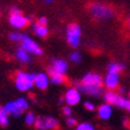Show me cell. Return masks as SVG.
I'll use <instances>...</instances> for the list:
<instances>
[{
    "label": "cell",
    "instance_id": "cell-31",
    "mask_svg": "<svg viewBox=\"0 0 130 130\" xmlns=\"http://www.w3.org/2000/svg\"><path fill=\"white\" fill-rule=\"evenodd\" d=\"M128 22H129V24H130V16H129V19H128Z\"/></svg>",
    "mask_w": 130,
    "mask_h": 130
},
{
    "label": "cell",
    "instance_id": "cell-14",
    "mask_svg": "<svg viewBox=\"0 0 130 130\" xmlns=\"http://www.w3.org/2000/svg\"><path fill=\"white\" fill-rule=\"evenodd\" d=\"M49 72V77H50V81L52 84H56V85H60V84H64L66 81V78L63 73H59V72H56L54 71L51 68L48 70Z\"/></svg>",
    "mask_w": 130,
    "mask_h": 130
},
{
    "label": "cell",
    "instance_id": "cell-28",
    "mask_svg": "<svg viewBox=\"0 0 130 130\" xmlns=\"http://www.w3.org/2000/svg\"><path fill=\"white\" fill-rule=\"evenodd\" d=\"M37 23L41 24V26H46V23H48V19L44 18V16H42V18H40V19L37 20Z\"/></svg>",
    "mask_w": 130,
    "mask_h": 130
},
{
    "label": "cell",
    "instance_id": "cell-20",
    "mask_svg": "<svg viewBox=\"0 0 130 130\" xmlns=\"http://www.w3.org/2000/svg\"><path fill=\"white\" fill-rule=\"evenodd\" d=\"M9 114L6 111L5 107H1L0 109V125L3 127H7L8 123H9Z\"/></svg>",
    "mask_w": 130,
    "mask_h": 130
},
{
    "label": "cell",
    "instance_id": "cell-6",
    "mask_svg": "<svg viewBox=\"0 0 130 130\" xmlns=\"http://www.w3.org/2000/svg\"><path fill=\"white\" fill-rule=\"evenodd\" d=\"M21 46L23 49H26L29 54L31 55H35V56H41V55L43 54V51H42V49H41V46L38 45L37 43H36L35 41H32L31 38L29 37V36L27 35H23L22 36V40H21Z\"/></svg>",
    "mask_w": 130,
    "mask_h": 130
},
{
    "label": "cell",
    "instance_id": "cell-15",
    "mask_svg": "<svg viewBox=\"0 0 130 130\" xmlns=\"http://www.w3.org/2000/svg\"><path fill=\"white\" fill-rule=\"evenodd\" d=\"M51 69L54 71H56V72L65 74L66 71H68V63L65 62L64 59H55L54 62H52Z\"/></svg>",
    "mask_w": 130,
    "mask_h": 130
},
{
    "label": "cell",
    "instance_id": "cell-10",
    "mask_svg": "<svg viewBox=\"0 0 130 130\" xmlns=\"http://www.w3.org/2000/svg\"><path fill=\"white\" fill-rule=\"evenodd\" d=\"M81 83H84L86 85H95V86H102L103 84V78L95 72H88L86 73L81 80Z\"/></svg>",
    "mask_w": 130,
    "mask_h": 130
},
{
    "label": "cell",
    "instance_id": "cell-23",
    "mask_svg": "<svg viewBox=\"0 0 130 130\" xmlns=\"http://www.w3.org/2000/svg\"><path fill=\"white\" fill-rule=\"evenodd\" d=\"M70 58H71V60H72L73 63H76V64H78V63L81 62V55L79 54L78 51H73L72 54H71Z\"/></svg>",
    "mask_w": 130,
    "mask_h": 130
},
{
    "label": "cell",
    "instance_id": "cell-33",
    "mask_svg": "<svg viewBox=\"0 0 130 130\" xmlns=\"http://www.w3.org/2000/svg\"><path fill=\"white\" fill-rule=\"evenodd\" d=\"M0 109H1V107H0Z\"/></svg>",
    "mask_w": 130,
    "mask_h": 130
},
{
    "label": "cell",
    "instance_id": "cell-9",
    "mask_svg": "<svg viewBox=\"0 0 130 130\" xmlns=\"http://www.w3.org/2000/svg\"><path fill=\"white\" fill-rule=\"evenodd\" d=\"M65 101L69 106H76L80 102V91L78 88H69L65 93Z\"/></svg>",
    "mask_w": 130,
    "mask_h": 130
},
{
    "label": "cell",
    "instance_id": "cell-5",
    "mask_svg": "<svg viewBox=\"0 0 130 130\" xmlns=\"http://www.w3.org/2000/svg\"><path fill=\"white\" fill-rule=\"evenodd\" d=\"M80 36H81V28L77 23H71L68 26L66 29V40L68 43L72 48H77L80 44Z\"/></svg>",
    "mask_w": 130,
    "mask_h": 130
},
{
    "label": "cell",
    "instance_id": "cell-32",
    "mask_svg": "<svg viewBox=\"0 0 130 130\" xmlns=\"http://www.w3.org/2000/svg\"><path fill=\"white\" fill-rule=\"evenodd\" d=\"M129 98H130V92H129Z\"/></svg>",
    "mask_w": 130,
    "mask_h": 130
},
{
    "label": "cell",
    "instance_id": "cell-25",
    "mask_svg": "<svg viewBox=\"0 0 130 130\" xmlns=\"http://www.w3.org/2000/svg\"><path fill=\"white\" fill-rule=\"evenodd\" d=\"M66 124H68V127H76L77 125V120L74 119V117L72 116H69L68 120H66Z\"/></svg>",
    "mask_w": 130,
    "mask_h": 130
},
{
    "label": "cell",
    "instance_id": "cell-16",
    "mask_svg": "<svg viewBox=\"0 0 130 130\" xmlns=\"http://www.w3.org/2000/svg\"><path fill=\"white\" fill-rule=\"evenodd\" d=\"M16 58H18V60H19L20 63H22V64H28V63L30 62L29 52H28L26 49L22 48V46L16 50Z\"/></svg>",
    "mask_w": 130,
    "mask_h": 130
},
{
    "label": "cell",
    "instance_id": "cell-18",
    "mask_svg": "<svg viewBox=\"0 0 130 130\" xmlns=\"http://www.w3.org/2000/svg\"><path fill=\"white\" fill-rule=\"evenodd\" d=\"M32 28H34V32H35L36 36H38V37H45L49 32L46 26H41V24H38L37 22L32 26Z\"/></svg>",
    "mask_w": 130,
    "mask_h": 130
},
{
    "label": "cell",
    "instance_id": "cell-3",
    "mask_svg": "<svg viewBox=\"0 0 130 130\" xmlns=\"http://www.w3.org/2000/svg\"><path fill=\"white\" fill-rule=\"evenodd\" d=\"M28 107H29V102L24 98H19L16 100L6 103L5 109L9 115L19 116L21 113H23L26 109H28Z\"/></svg>",
    "mask_w": 130,
    "mask_h": 130
},
{
    "label": "cell",
    "instance_id": "cell-22",
    "mask_svg": "<svg viewBox=\"0 0 130 130\" xmlns=\"http://www.w3.org/2000/svg\"><path fill=\"white\" fill-rule=\"evenodd\" d=\"M76 130H94V127H93L91 123L84 122V123H80V124L77 125Z\"/></svg>",
    "mask_w": 130,
    "mask_h": 130
},
{
    "label": "cell",
    "instance_id": "cell-12",
    "mask_svg": "<svg viewBox=\"0 0 130 130\" xmlns=\"http://www.w3.org/2000/svg\"><path fill=\"white\" fill-rule=\"evenodd\" d=\"M50 77L45 73H37L35 77V86L40 89H45L49 85Z\"/></svg>",
    "mask_w": 130,
    "mask_h": 130
},
{
    "label": "cell",
    "instance_id": "cell-13",
    "mask_svg": "<svg viewBox=\"0 0 130 130\" xmlns=\"http://www.w3.org/2000/svg\"><path fill=\"white\" fill-rule=\"evenodd\" d=\"M111 113H113V110H111V105H109V103H107V102L102 103V105H100L98 107V115L102 120H108L109 117L111 116Z\"/></svg>",
    "mask_w": 130,
    "mask_h": 130
},
{
    "label": "cell",
    "instance_id": "cell-27",
    "mask_svg": "<svg viewBox=\"0 0 130 130\" xmlns=\"http://www.w3.org/2000/svg\"><path fill=\"white\" fill-rule=\"evenodd\" d=\"M63 114H64L65 116H71V114H72V110H71V107L70 106H64L63 107Z\"/></svg>",
    "mask_w": 130,
    "mask_h": 130
},
{
    "label": "cell",
    "instance_id": "cell-11",
    "mask_svg": "<svg viewBox=\"0 0 130 130\" xmlns=\"http://www.w3.org/2000/svg\"><path fill=\"white\" fill-rule=\"evenodd\" d=\"M120 79H119V74H115V73H107L106 78L103 79V84L108 89H115L119 86Z\"/></svg>",
    "mask_w": 130,
    "mask_h": 130
},
{
    "label": "cell",
    "instance_id": "cell-21",
    "mask_svg": "<svg viewBox=\"0 0 130 130\" xmlns=\"http://www.w3.org/2000/svg\"><path fill=\"white\" fill-rule=\"evenodd\" d=\"M36 121H37V119H36L35 114L34 113H27L26 114V116H24V122H26V124L27 125H35Z\"/></svg>",
    "mask_w": 130,
    "mask_h": 130
},
{
    "label": "cell",
    "instance_id": "cell-8",
    "mask_svg": "<svg viewBox=\"0 0 130 130\" xmlns=\"http://www.w3.org/2000/svg\"><path fill=\"white\" fill-rule=\"evenodd\" d=\"M78 89L80 92L85 93L87 95H93V96H99L102 93V86H95V85H86L84 83H79Z\"/></svg>",
    "mask_w": 130,
    "mask_h": 130
},
{
    "label": "cell",
    "instance_id": "cell-1",
    "mask_svg": "<svg viewBox=\"0 0 130 130\" xmlns=\"http://www.w3.org/2000/svg\"><path fill=\"white\" fill-rule=\"evenodd\" d=\"M89 12L98 20H109L115 16L113 7L103 3H93L89 6Z\"/></svg>",
    "mask_w": 130,
    "mask_h": 130
},
{
    "label": "cell",
    "instance_id": "cell-4",
    "mask_svg": "<svg viewBox=\"0 0 130 130\" xmlns=\"http://www.w3.org/2000/svg\"><path fill=\"white\" fill-rule=\"evenodd\" d=\"M9 23L12 27L16 28V29H22V28H26L28 26L29 18H26L24 15H22L19 8L13 7L11 11V15H9Z\"/></svg>",
    "mask_w": 130,
    "mask_h": 130
},
{
    "label": "cell",
    "instance_id": "cell-29",
    "mask_svg": "<svg viewBox=\"0 0 130 130\" xmlns=\"http://www.w3.org/2000/svg\"><path fill=\"white\" fill-rule=\"evenodd\" d=\"M55 0H43V3L46 4V5H50V4H52Z\"/></svg>",
    "mask_w": 130,
    "mask_h": 130
},
{
    "label": "cell",
    "instance_id": "cell-17",
    "mask_svg": "<svg viewBox=\"0 0 130 130\" xmlns=\"http://www.w3.org/2000/svg\"><path fill=\"white\" fill-rule=\"evenodd\" d=\"M103 98H105V101L107 103H109V105H111V106H113V105L116 106L117 99H119V94H117V93H115L114 91H111V89H109L108 92L105 93Z\"/></svg>",
    "mask_w": 130,
    "mask_h": 130
},
{
    "label": "cell",
    "instance_id": "cell-2",
    "mask_svg": "<svg viewBox=\"0 0 130 130\" xmlns=\"http://www.w3.org/2000/svg\"><path fill=\"white\" fill-rule=\"evenodd\" d=\"M35 73H28L23 72V71H18L15 74V86L16 88L21 91V92H26L28 89H30L34 85H35Z\"/></svg>",
    "mask_w": 130,
    "mask_h": 130
},
{
    "label": "cell",
    "instance_id": "cell-30",
    "mask_svg": "<svg viewBox=\"0 0 130 130\" xmlns=\"http://www.w3.org/2000/svg\"><path fill=\"white\" fill-rule=\"evenodd\" d=\"M125 109L130 111V100H128V103H127V107H125Z\"/></svg>",
    "mask_w": 130,
    "mask_h": 130
},
{
    "label": "cell",
    "instance_id": "cell-26",
    "mask_svg": "<svg viewBox=\"0 0 130 130\" xmlns=\"http://www.w3.org/2000/svg\"><path fill=\"white\" fill-rule=\"evenodd\" d=\"M84 107H85V109H87V110H89V111H93L95 109L94 103H92L91 101H86V102L84 103Z\"/></svg>",
    "mask_w": 130,
    "mask_h": 130
},
{
    "label": "cell",
    "instance_id": "cell-7",
    "mask_svg": "<svg viewBox=\"0 0 130 130\" xmlns=\"http://www.w3.org/2000/svg\"><path fill=\"white\" fill-rule=\"evenodd\" d=\"M37 130H55L58 128V121L51 116H43L37 119L35 123Z\"/></svg>",
    "mask_w": 130,
    "mask_h": 130
},
{
    "label": "cell",
    "instance_id": "cell-19",
    "mask_svg": "<svg viewBox=\"0 0 130 130\" xmlns=\"http://www.w3.org/2000/svg\"><path fill=\"white\" fill-rule=\"evenodd\" d=\"M124 69V65L120 64V63H110L108 66V71L107 73H115V74H120V73L123 71Z\"/></svg>",
    "mask_w": 130,
    "mask_h": 130
},
{
    "label": "cell",
    "instance_id": "cell-24",
    "mask_svg": "<svg viewBox=\"0 0 130 130\" xmlns=\"http://www.w3.org/2000/svg\"><path fill=\"white\" fill-rule=\"evenodd\" d=\"M9 38H11L12 41H15V42H21L22 40V36H23V34H20V32H9Z\"/></svg>",
    "mask_w": 130,
    "mask_h": 130
}]
</instances>
